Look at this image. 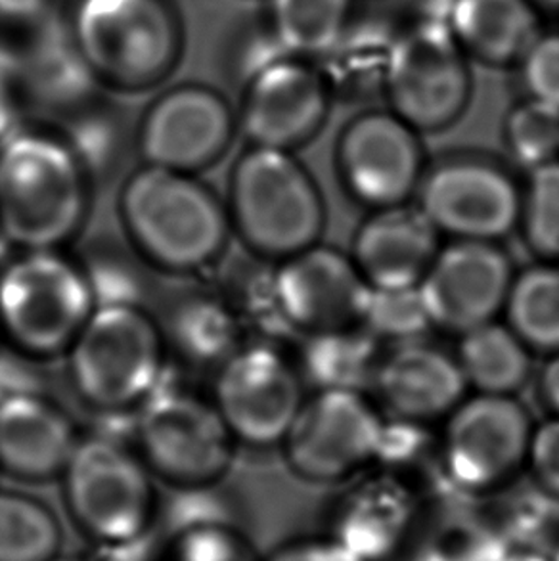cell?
Instances as JSON below:
<instances>
[{"label": "cell", "instance_id": "obj_45", "mask_svg": "<svg viewBox=\"0 0 559 561\" xmlns=\"http://www.w3.org/2000/svg\"><path fill=\"white\" fill-rule=\"evenodd\" d=\"M537 10L545 8V10H559V0H531Z\"/></svg>", "mask_w": 559, "mask_h": 561}, {"label": "cell", "instance_id": "obj_34", "mask_svg": "<svg viewBox=\"0 0 559 561\" xmlns=\"http://www.w3.org/2000/svg\"><path fill=\"white\" fill-rule=\"evenodd\" d=\"M378 342H418L430 332V314L425 311L420 288L368 289L361 324Z\"/></svg>", "mask_w": 559, "mask_h": 561}, {"label": "cell", "instance_id": "obj_11", "mask_svg": "<svg viewBox=\"0 0 559 561\" xmlns=\"http://www.w3.org/2000/svg\"><path fill=\"white\" fill-rule=\"evenodd\" d=\"M217 368L212 399L236 443L282 445L305 404L299 368L265 343H242Z\"/></svg>", "mask_w": 559, "mask_h": 561}, {"label": "cell", "instance_id": "obj_5", "mask_svg": "<svg viewBox=\"0 0 559 561\" xmlns=\"http://www.w3.org/2000/svg\"><path fill=\"white\" fill-rule=\"evenodd\" d=\"M166 335L135 299L99 301L66 351L69 376L84 402L119 412L166 378Z\"/></svg>", "mask_w": 559, "mask_h": 561}, {"label": "cell", "instance_id": "obj_8", "mask_svg": "<svg viewBox=\"0 0 559 561\" xmlns=\"http://www.w3.org/2000/svg\"><path fill=\"white\" fill-rule=\"evenodd\" d=\"M135 447L153 476L186 491L223 478L236 439L212 397L163 378L137 407Z\"/></svg>", "mask_w": 559, "mask_h": 561}, {"label": "cell", "instance_id": "obj_21", "mask_svg": "<svg viewBox=\"0 0 559 561\" xmlns=\"http://www.w3.org/2000/svg\"><path fill=\"white\" fill-rule=\"evenodd\" d=\"M79 435L71 417L35 389L0 397V470L27 481L61 476Z\"/></svg>", "mask_w": 559, "mask_h": 561}, {"label": "cell", "instance_id": "obj_28", "mask_svg": "<svg viewBox=\"0 0 559 561\" xmlns=\"http://www.w3.org/2000/svg\"><path fill=\"white\" fill-rule=\"evenodd\" d=\"M163 335L194 365L219 366L242 345L238 317L220 297L182 299L171 312Z\"/></svg>", "mask_w": 559, "mask_h": 561}, {"label": "cell", "instance_id": "obj_17", "mask_svg": "<svg viewBox=\"0 0 559 561\" xmlns=\"http://www.w3.org/2000/svg\"><path fill=\"white\" fill-rule=\"evenodd\" d=\"M514 278L499 243L453 240L433 259L420 294L433 328L461 335L504 314Z\"/></svg>", "mask_w": 559, "mask_h": 561}, {"label": "cell", "instance_id": "obj_16", "mask_svg": "<svg viewBox=\"0 0 559 561\" xmlns=\"http://www.w3.org/2000/svg\"><path fill=\"white\" fill-rule=\"evenodd\" d=\"M238 119L227 99L205 84H179L144 112L138 150L146 165L196 175L227 152Z\"/></svg>", "mask_w": 559, "mask_h": 561}, {"label": "cell", "instance_id": "obj_41", "mask_svg": "<svg viewBox=\"0 0 559 561\" xmlns=\"http://www.w3.org/2000/svg\"><path fill=\"white\" fill-rule=\"evenodd\" d=\"M50 12V0H0V23L31 31L45 22Z\"/></svg>", "mask_w": 559, "mask_h": 561}, {"label": "cell", "instance_id": "obj_29", "mask_svg": "<svg viewBox=\"0 0 559 561\" xmlns=\"http://www.w3.org/2000/svg\"><path fill=\"white\" fill-rule=\"evenodd\" d=\"M504 317L531 351L559 353V263L515 274Z\"/></svg>", "mask_w": 559, "mask_h": 561}, {"label": "cell", "instance_id": "obj_15", "mask_svg": "<svg viewBox=\"0 0 559 561\" xmlns=\"http://www.w3.org/2000/svg\"><path fill=\"white\" fill-rule=\"evenodd\" d=\"M338 169L349 194L374 211L404 205L425 175L420 133L391 110L364 112L341 133Z\"/></svg>", "mask_w": 559, "mask_h": 561}, {"label": "cell", "instance_id": "obj_42", "mask_svg": "<svg viewBox=\"0 0 559 561\" xmlns=\"http://www.w3.org/2000/svg\"><path fill=\"white\" fill-rule=\"evenodd\" d=\"M18 104L14 73L7 58L0 56V145L18 129Z\"/></svg>", "mask_w": 559, "mask_h": 561}, {"label": "cell", "instance_id": "obj_37", "mask_svg": "<svg viewBox=\"0 0 559 561\" xmlns=\"http://www.w3.org/2000/svg\"><path fill=\"white\" fill-rule=\"evenodd\" d=\"M393 37L384 31H351L340 38L326 58L332 68L324 71L330 87H370L379 84L384 91L387 58Z\"/></svg>", "mask_w": 559, "mask_h": 561}, {"label": "cell", "instance_id": "obj_32", "mask_svg": "<svg viewBox=\"0 0 559 561\" xmlns=\"http://www.w3.org/2000/svg\"><path fill=\"white\" fill-rule=\"evenodd\" d=\"M483 516L507 548L548 554L559 542V501L537 483L535 491L506 493Z\"/></svg>", "mask_w": 559, "mask_h": 561}, {"label": "cell", "instance_id": "obj_6", "mask_svg": "<svg viewBox=\"0 0 559 561\" xmlns=\"http://www.w3.org/2000/svg\"><path fill=\"white\" fill-rule=\"evenodd\" d=\"M60 478L76 524L102 547L137 545L156 525L153 471L119 437H79Z\"/></svg>", "mask_w": 559, "mask_h": 561}, {"label": "cell", "instance_id": "obj_36", "mask_svg": "<svg viewBox=\"0 0 559 561\" xmlns=\"http://www.w3.org/2000/svg\"><path fill=\"white\" fill-rule=\"evenodd\" d=\"M520 228L538 257L559 263V160L531 171Z\"/></svg>", "mask_w": 559, "mask_h": 561}, {"label": "cell", "instance_id": "obj_24", "mask_svg": "<svg viewBox=\"0 0 559 561\" xmlns=\"http://www.w3.org/2000/svg\"><path fill=\"white\" fill-rule=\"evenodd\" d=\"M437 12L466 56L492 68L520 64L540 35L531 0H441Z\"/></svg>", "mask_w": 559, "mask_h": 561}, {"label": "cell", "instance_id": "obj_46", "mask_svg": "<svg viewBox=\"0 0 559 561\" xmlns=\"http://www.w3.org/2000/svg\"><path fill=\"white\" fill-rule=\"evenodd\" d=\"M548 558H550V561H559V542L554 545L552 550L548 552Z\"/></svg>", "mask_w": 559, "mask_h": 561}, {"label": "cell", "instance_id": "obj_4", "mask_svg": "<svg viewBox=\"0 0 559 561\" xmlns=\"http://www.w3.org/2000/svg\"><path fill=\"white\" fill-rule=\"evenodd\" d=\"M232 230L261 257L295 255L324 230L322 194L294 152L251 146L236 161L228 190Z\"/></svg>", "mask_w": 559, "mask_h": 561}, {"label": "cell", "instance_id": "obj_14", "mask_svg": "<svg viewBox=\"0 0 559 561\" xmlns=\"http://www.w3.org/2000/svg\"><path fill=\"white\" fill-rule=\"evenodd\" d=\"M332 94L322 69L278 56L246 79L238 127L251 146L294 152L322 129Z\"/></svg>", "mask_w": 559, "mask_h": 561}, {"label": "cell", "instance_id": "obj_43", "mask_svg": "<svg viewBox=\"0 0 559 561\" xmlns=\"http://www.w3.org/2000/svg\"><path fill=\"white\" fill-rule=\"evenodd\" d=\"M538 387L546 407L559 417V353L552 355L546 363L538 379Z\"/></svg>", "mask_w": 559, "mask_h": 561}, {"label": "cell", "instance_id": "obj_20", "mask_svg": "<svg viewBox=\"0 0 559 561\" xmlns=\"http://www.w3.org/2000/svg\"><path fill=\"white\" fill-rule=\"evenodd\" d=\"M372 387L393 417L423 425L448 416L468 391L456 355L423 340L395 345Z\"/></svg>", "mask_w": 559, "mask_h": 561}, {"label": "cell", "instance_id": "obj_19", "mask_svg": "<svg viewBox=\"0 0 559 561\" xmlns=\"http://www.w3.org/2000/svg\"><path fill=\"white\" fill-rule=\"evenodd\" d=\"M420 522L414 491L393 473L345 491L330 516V535L363 561H391L410 547Z\"/></svg>", "mask_w": 559, "mask_h": 561}, {"label": "cell", "instance_id": "obj_10", "mask_svg": "<svg viewBox=\"0 0 559 561\" xmlns=\"http://www.w3.org/2000/svg\"><path fill=\"white\" fill-rule=\"evenodd\" d=\"M535 425L522 402L506 394L476 393L446 416L441 462L461 493L489 496L515 481L527 466Z\"/></svg>", "mask_w": 559, "mask_h": 561}, {"label": "cell", "instance_id": "obj_9", "mask_svg": "<svg viewBox=\"0 0 559 561\" xmlns=\"http://www.w3.org/2000/svg\"><path fill=\"white\" fill-rule=\"evenodd\" d=\"M468 56L441 12L395 35L384 92L391 112L418 133H437L460 119L471 100Z\"/></svg>", "mask_w": 559, "mask_h": 561}, {"label": "cell", "instance_id": "obj_12", "mask_svg": "<svg viewBox=\"0 0 559 561\" xmlns=\"http://www.w3.org/2000/svg\"><path fill=\"white\" fill-rule=\"evenodd\" d=\"M523 190L497 161L454 156L425 171L418 207L438 234L499 243L520 227Z\"/></svg>", "mask_w": 559, "mask_h": 561}, {"label": "cell", "instance_id": "obj_25", "mask_svg": "<svg viewBox=\"0 0 559 561\" xmlns=\"http://www.w3.org/2000/svg\"><path fill=\"white\" fill-rule=\"evenodd\" d=\"M456 360L476 393L514 397L531 376L529 347L499 320L461 334Z\"/></svg>", "mask_w": 559, "mask_h": 561}, {"label": "cell", "instance_id": "obj_23", "mask_svg": "<svg viewBox=\"0 0 559 561\" xmlns=\"http://www.w3.org/2000/svg\"><path fill=\"white\" fill-rule=\"evenodd\" d=\"M27 35L18 53V96L25 94L37 106L69 117L89 106L100 83L77 50L66 20L48 15Z\"/></svg>", "mask_w": 559, "mask_h": 561}, {"label": "cell", "instance_id": "obj_35", "mask_svg": "<svg viewBox=\"0 0 559 561\" xmlns=\"http://www.w3.org/2000/svg\"><path fill=\"white\" fill-rule=\"evenodd\" d=\"M504 138L512 158L529 171L559 160V107L525 100L507 115Z\"/></svg>", "mask_w": 559, "mask_h": 561}, {"label": "cell", "instance_id": "obj_33", "mask_svg": "<svg viewBox=\"0 0 559 561\" xmlns=\"http://www.w3.org/2000/svg\"><path fill=\"white\" fill-rule=\"evenodd\" d=\"M417 545V561H500L510 550L483 514L438 522Z\"/></svg>", "mask_w": 559, "mask_h": 561}, {"label": "cell", "instance_id": "obj_30", "mask_svg": "<svg viewBox=\"0 0 559 561\" xmlns=\"http://www.w3.org/2000/svg\"><path fill=\"white\" fill-rule=\"evenodd\" d=\"M161 561H259L232 517L215 504L174 522Z\"/></svg>", "mask_w": 559, "mask_h": 561}, {"label": "cell", "instance_id": "obj_22", "mask_svg": "<svg viewBox=\"0 0 559 561\" xmlns=\"http://www.w3.org/2000/svg\"><path fill=\"white\" fill-rule=\"evenodd\" d=\"M438 238L420 207H387L364 220L351 257L370 288H420L441 250Z\"/></svg>", "mask_w": 559, "mask_h": 561}, {"label": "cell", "instance_id": "obj_39", "mask_svg": "<svg viewBox=\"0 0 559 561\" xmlns=\"http://www.w3.org/2000/svg\"><path fill=\"white\" fill-rule=\"evenodd\" d=\"M533 483L559 501V417L538 425L531 439L529 458Z\"/></svg>", "mask_w": 559, "mask_h": 561}, {"label": "cell", "instance_id": "obj_13", "mask_svg": "<svg viewBox=\"0 0 559 561\" xmlns=\"http://www.w3.org/2000/svg\"><path fill=\"white\" fill-rule=\"evenodd\" d=\"M386 420L361 391H318L284 439L287 463L312 483H338L376 462Z\"/></svg>", "mask_w": 559, "mask_h": 561}, {"label": "cell", "instance_id": "obj_2", "mask_svg": "<svg viewBox=\"0 0 559 561\" xmlns=\"http://www.w3.org/2000/svg\"><path fill=\"white\" fill-rule=\"evenodd\" d=\"M119 215L151 265L194 273L217 261L232 230L227 205L192 173L144 165L123 184Z\"/></svg>", "mask_w": 559, "mask_h": 561}, {"label": "cell", "instance_id": "obj_44", "mask_svg": "<svg viewBox=\"0 0 559 561\" xmlns=\"http://www.w3.org/2000/svg\"><path fill=\"white\" fill-rule=\"evenodd\" d=\"M500 561H550L545 552L537 550H520V548H510L504 558Z\"/></svg>", "mask_w": 559, "mask_h": 561}, {"label": "cell", "instance_id": "obj_18", "mask_svg": "<svg viewBox=\"0 0 559 561\" xmlns=\"http://www.w3.org/2000/svg\"><path fill=\"white\" fill-rule=\"evenodd\" d=\"M368 289L351 255L320 243L282 259L271 274L274 309L307 335L358 327Z\"/></svg>", "mask_w": 559, "mask_h": 561}, {"label": "cell", "instance_id": "obj_26", "mask_svg": "<svg viewBox=\"0 0 559 561\" xmlns=\"http://www.w3.org/2000/svg\"><path fill=\"white\" fill-rule=\"evenodd\" d=\"M378 340L353 327L307 335L301 353L303 378L318 391H361L374 386L378 373Z\"/></svg>", "mask_w": 559, "mask_h": 561}, {"label": "cell", "instance_id": "obj_3", "mask_svg": "<svg viewBox=\"0 0 559 561\" xmlns=\"http://www.w3.org/2000/svg\"><path fill=\"white\" fill-rule=\"evenodd\" d=\"M64 20L92 76L112 89H151L181 60V20L169 0H73Z\"/></svg>", "mask_w": 559, "mask_h": 561}, {"label": "cell", "instance_id": "obj_7", "mask_svg": "<svg viewBox=\"0 0 559 561\" xmlns=\"http://www.w3.org/2000/svg\"><path fill=\"white\" fill-rule=\"evenodd\" d=\"M94 307L87 266L60 250H20L0 268V330L30 357L66 353Z\"/></svg>", "mask_w": 559, "mask_h": 561}, {"label": "cell", "instance_id": "obj_1", "mask_svg": "<svg viewBox=\"0 0 559 561\" xmlns=\"http://www.w3.org/2000/svg\"><path fill=\"white\" fill-rule=\"evenodd\" d=\"M89 211V169L64 135L15 129L0 145V238L18 250H61Z\"/></svg>", "mask_w": 559, "mask_h": 561}, {"label": "cell", "instance_id": "obj_40", "mask_svg": "<svg viewBox=\"0 0 559 561\" xmlns=\"http://www.w3.org/2000/svg\"><path fill=\"white\" fill-rule=\"evenodd\" d=\"M263 561H363L347 548L341 547L330 535L322 537H303L289 540L276 548L273 554Z\"/></svg>", "mask_w": 559, "mask_h": 561}, {"label": "cell", "instance_id": "obj_27", "mask_svg": "<svg viewBox=\"0 0 559 561\" xmlns=\"http://www.w3.org/2000/svg\"><path fill=\"white\" fill-rule=\"evenodd\" d=\"M353 0H269V31L295 58L326 56L347 33Z\"/></svg>", "mask_w": 559, "mask_h": 561}, {"label": "cell", "instance_id": "obj_31", "mask_svg": "<svg viewBox=\"0 0 559 561\" xmlns=\"http://www.w3.org/2000/svg\"><path fill=\"white\" fill-rule=\"evenodd\" d=\"M61 527L43 502L0 491V561H54Z\"/></svg>", "mask_w": 559, "mask_h": 561}, {"label": "cell", "instance_id": "obj_38", "mask_svg": "<svg viewBox=\"0 0 559 561\" xmlns=\"http://www.w3.org/2000/svg\"><path fill=\"white\" fill-rule=\"evenodd\" d=\"M520 68L529 99L559 107V33H540Z\"/></svg>", "mask_w": 559, "mask_h": 561}]
</instances>
